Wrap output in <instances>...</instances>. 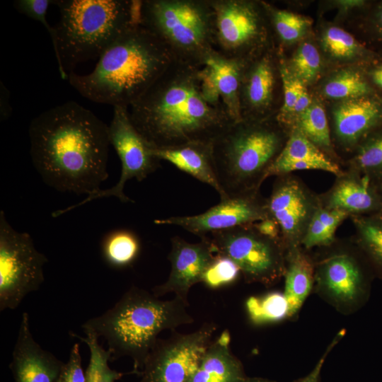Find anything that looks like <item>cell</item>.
Masks as SVG:
<instances>
[{
	"label": "cell",
	"instance_id": "cell-1",
	"mask_svg": "<svg viewBox=\"0 0 382 382\" xmlns=\"http://www.w3.org/2000/svg\"><path fill=\"white\" fill-rule=\"evenodd\" d=\"M33 164L60 191L88 195L108 178V126L90 110L67 101L35 117L29 127Z\"/></svg>",
	"mask_w": 382,
	"mask_h": 382
},
{
	"label": "cell",
	"instance_id": "cell-2",
	"mask_svg": "<svg viewBox=\"0 0 382 382\" xmlns=\"http://www.w3.org/2000/svg\"><path fill=\"white\" fill-rule=\"evenodd\" d=\"M201 68L173 61L128 108L134 127L152 147L212 144L235 122Z\"/></svg>",
	"mask_w": 382,
	"mask_h": 382
},
{
	"label": "cell",
	"instance_id": "cell-3",
	"mask_svg": "<svg viewBox=\"0 0 382 382\" xmlns=\"http://www.w3.org/2000/svg\"><path fill=\"white\" fill-rule=\"evenodd\" d=\"M172 62L164 44L139 23L104 51L92 71L83 75L71 71L68 81L93 102L129 108Z\"/></svg>",
	"mask_w": 382,
	"mask_h": 382
},
{
	"label": "cell",
	"instance_id": "cell-4",
	"mask_svg": "<svg viewBox=\"0 0 382 382\" xmlns=\"http://www.w3.org/2000/svg\"><path fill=\"white\" fill-rule=\"evenodd\" d=\"M188 305L176 296L162 301L132 286L112 308L84 323L82 329L106 340L111 361L129 357L134 364L131 373L139 375L162 331L193 323Z\"/></svg>",
	"mask_w": 382,
	"mask_h": 382
},
{
	"label": "cell",
	"instance_id": "cell-5",
	"mask_svg": "<svg viewBox=\"0 0 382 382\" xmlns=\"http://www.w3.org/2000/svg\"><path fill=\"white\" fill-rule=\"evenodd\" d=\"M59 18L53 45L60 77L79 63L99 57L140 23L141 1L57 0Z\"/></svg>",
	"mask_w": 382,
	"mask_h": 382
},
{
	"label": "cell",
	"instance_id": "cell-6",
	"mask_svg": "<svg viewBox=\"0 0 382 382\" xmlns=\"http://www.w3.org/2000/svg\"><path fill=\"white\" fill-rule=\"evenodd\" d=\"M267 119L233 122L212 144L220 198L257 192L282 150L283 137Z\"/></svg>",
	"mask_w": 382,
	"mask_h": 382
},
{
	"label": "cell",
	"instance_id": "cell-7",
	"mask_svg": "<svg viewBox=\"0 0 382 382\" xmlns=\"http://www.w3.org/2000/svg\"><path fill=\"white\" fill-rule=\"evenodd\" d=\"M140 23L164 44L173 61L202 67L215 50L211 0H142Z\"/></svg>",
	"mask_w": 382,
	"mask_h": 382
},
{
	"label": "cell",
	"instance_id": "cell-8",
	"mask_svg": "<svg viewBox=\"0 0 382 382\" xmlns=\"http://www.w3.org/2000/svg\"><path fill=\"white\" fill-rule=\"evenodd\" d=\"M214 11V49L224 57L247 62L267 51L265 3L211 0Z\"/></svg>",
	"mask_w": 382,
	"mask_h": 382
},
{
	"label": "cell",
	"instance_id": "cell-9",
	"mask_svg": "<svg viewBox=\"0 0 382 382\" xmlns=\"http://www.w3.org/2000/svg\"><path fill=\"white\" fill-rule=\"evenodd\" d=\"M47 257L28 233L14 230L0 212V311L16 309L43 283Z\"/></svg>",
	"mask_w": 382,
	"mask_h": 382
},
{
	"label": "cell",
	"instance_id": "cell-10",
	"mask_svg": "<svg viewBox=\"0 0 382 382\" xmlns=\"http://www.w3.org/2000/svg\"><path fill=\"white\" fill-rule=\"evenodd\" d=\"M206 237L216 255L227 257L248 282L272 284L285 272L283 243L259 233L253 224L214 232Z\"/></svg>",
	"mask_w": 382,
	"mask_h": 382
},
{
	"label": "cell",
	"instance_id": "cell-11",
	"mask_svg": "<svg viewBox=\"0 0 382 382\" xmlns=\"http://www.w3.org/2000/svg\"><path fill=\"white\" fill-rule=\"evenodd\" d=\"M108 136L110 144L117 152L121 163L118 182L109 189L100 190L88 195L77 204L52 212L53 217L59 216L96 199L113 196L122 202H132L124 193L126 183L132 178L141 181L158 167L160 161L153 156L152 146L132 123L128 107H113Z\"/></svg>",
	"mask_w": 382,
	"mask_h": 382
},
{
	"label": "cell",
	"instance_id": "cell-12",
	"mask_svg": "<svg viewBox=\"0 0 382 382\" xmlns=\"http://www.w3.org/2000/svg\"><path fill=\"white\" fill-rule=\"evenodd\" d=\"M216 330L214 323H206L192 332H174L158 339L138 375L139 382H189Z\"/></svg>",
	"mask_w": 382,
	"mask_h": 382
},
{
	"label": "cell",
	"instance_id": "cell-13",
	"mask_svg": "<svg viewBox=\"0 0 382 382\" xmlns=\"http://www.w3.org/2000/svg\"><path fill=\"white\" fill-rule=\"evenodd\" d=\"M267 204L270 216L279 226L287 250L301 244L320 202L299 179L286 174L277 176Z\"/></svg>",
	"mask_w": 382,
	"mask_h": 382
},
{
	"label": "cell",
	"instance_id": "cell-14",
	"mask_svg": "<svg viewBox=\"0 0 382 382\" xmlns=\"http://www.w3.org/2000/svg\"><path fill=\"white\" fill-rule=\"evenodd\" d=\"M270 216L267 199L258 191L221 199L220 202L197 215L156 219V224L182 227L201 238L214 232L254 224Z\"/></svg>",
	"mask_w": 382,
	"mask_h": 382
},
{
	"label": "cell",
	"instance_id": "cell-15",
	"mask_svg": "<svg viewBox=\"0 0 382 382\" xmlns=\"http://www.w3.org/2000/svg\"><path fill=\"white\" fill-rule=\"evenodd\" d=\"M216 253L206 237L199 243H188L175 236L171 240V250L168 256L171 270L167 281L152 289V293L160 297L174 293L187 304L190 288L202 282L204 274L214 259Z\"/></svg>",
	"mask_w": 382,
	"mask_h": 382
},
{
	"label": "cell",
	"instance_id": "cell-16",
	"mask_svg": "<svg viewBox=\"0 0 382 382\" xmlns=\"http://www.w3.org/2000/svg\"><path fill=\"white\" fill-rule=\"evenodd\" d=\"M269 50L243 64L239 90L241 120H261L272 112L276 68Z\"/></svg>",
	"mask_w": 382,
	"mask_h": 382
},
{
	"label": "cell",
	"instance_id": "cell-17",
	"mask_svg": "<svg viewBox=\"0 0 382 382\" xmlns=\"http://www.w3.org/2000/svg\"><path fill=\"white\" fill-rule=\"evenodd\" d=\"M64 364L35 342L24 312L9 365L14 382H57Z\"/></svg>",
	"mask_w": 382,
	"mask_h": 382
},
{
	"label": "cell",
	"instance_id": "cell-18",
	"mask_svg": "<svg viewBox=\"0 0 382 382\" xmlns=\"http://www.w3.org/2000/svg\"><path fill=\"white\" fill-rule=\"evenodd\" d=\"M333 118L338 140L352 146L382 121V103L367 96L343 100L335 107Z\"/></svg>",
	"mask_w": 382,
	"mask_h": 382
},
{
	"label": "cell",
	"instance_id": "cell-19",
	"mask_svg": "<svg viewBox=\"0 0 382 382\" xmlns=\"http://www.w3.org/2000/svg\"><path fill=\"white\" fill-rule=\"evenodd\" d=\"M319 170L337 177L343 174L339 166L328 158L302 132L294 128L282 150L269 168L266 178L296 170Z\"/></svg>",
	"mask_w": 382,
	"mask_h": 382
},
{
	"label": "cell",
	"instance_id": "cell-20",
	"mask_svg": "<svg viewBox=\"0 0 382 382\" xmlns=\"http://www.w3.org/2000/svg\"><path fill=\"white\" fill-rule=\"evenodd\" d=\"M317 278L323 289L339 303H353L362 291L361 269L356 260L346 253L325 259L319 265Z\"/></svg>",
	"mask_w": 382,
	"mask_h": 382
},
{
	"label": "cell",
	"instance_id": "cell-21",
	"mask_svg": "<svg viewBox=\"0 0 382 382\" xmlns=\"http://www.w3.org/2000/svg\"><path fill=\"white\" fill-rule=\"evenodd\" d=\"M230 343L228 330L212 340L189 382H242L247 376Z\"/></svg>",
	"mask_w": 382,
	"mask_h": 382
},
{
	"label": "cell",
	"instance_id": "cell-22",
	"mask_svg": "<svg viewBox=\"0 0 382 382\" xmlns=\"http://www.w3.org/2000/svg\"><path fill=\"white\" fill-rule=\"evenodd\" d=\"M243 62L228 59L214 50L208 57L202 71L220 98L231 120H241L239 90Z\"/></svg>",
	"mask_w": 382,
	"mask_h": 382
},
{
	"label": "cell",
	"instance_id": "cell-23",
	"mask_svg": "<svg viewBox=\"0 0 382 382\" xmlns=\"http://www.w3.org/2000/svg\"><path fill=\"white\" fill-rule=\"evenodd\" d=\"M152 154L159 161H166L210 185L219 196L221 195L214 167L212 144L193 142L174 147H152Z\"/></svg>",
	"mask_w": 382,
	"mask_h": 382
},
{
	"label": "cell",
	"instance_id": "cell-24",
	"mask_svg": "<svg viewBox=\"0 0 382 382\" xmlns=\"http://www.w3.org/2000/svg\"><path fill=\"white\" fill-rule=\"evenodd\" d=\"M320 202L327 209L342 210L349 215L374 210L378 204L367 176L359 178L344 173Z\"/></svg>",
	"mask_w": 382,
	"mask_h": 382
},
{
	"label": "cell",
	"instance_id": "cell-25",
	"mask_svg": "<svg viewBox=\"0 0 382 382\" xmlns=\"http://www.w3.org/2000/svg\"><path fill=\"white\" fill-rule=\"evenodd\" d=\"M284 296L288 302L289 316L301 307L311 290L313 267L311 260L299 247L286 250Z\"/></svg>",
	"mask_w": 382,
	"mask_h": 382
},
{
	"label": "cell",
	"instance_id": "cell-26",
	"mask_svg": "<svg viewBox=\"0 0 382 382\" xmlns=\"http://www.w3.org/2000/svg\"><path fill=\"white\" fill-rule=\"evenodd\" d=\"M140 249V241L137 235L122 229L106 235L101 246L104 261L116 269L132 265L138 257Z\"/></svg>",
	"mask_w": 382,
	"mask_h": 382
},
{
	"label": "cell",
	"instance_id": "cell-27",
	"mask_svg": "<svg viewBox=\"0 0 382 382\" xmlns=\"http://www.w3.org/2000/svg\"><path fill=\"white\" fill-rule=\"evenodd\" d=\"M349 216L344 211L327 209L320 204L310 221L301 244L306 248L330 245L334 242L337 227Z\"/></svg>",
	"mask_w": 382,
	"mask_h": 382
},
{
	"label": "cell",
	"instance_id": "cell-28",
	"mask_svg": "<svg viewBox=\"0 0 382 382\" xmlns=\"http://www.w3.org/2000/svg\"><path fill=\"white\" fill-rule=\"evenodd\" d=\"M85 337L71 333L83 342L90 350V360L85 372V382H116L125 374L110 369L108 361L111 359V353L104 349L98 343V337L92 331H84Z\"/></svg>",
	"mask_w": 382,
	"mask_h": 382
},
{
	"label": "cell",
	"instance_id": "cell-29",
	"mask_svg": "<svg viewBox=\"0 0 382 382\" xmlns=\"http://www.w3.org/2000/svg\"><path fill=\"white\" fill-rule=\"evenodd\" d=\"M246 310L250 320L257 325L278 322L289 316L288 302L284 294L270 292L248 299Z\"/></svg>",
	"mask_w": 382,
	"mask_h": 382
},
{
	"label": "cell",
	"instance_id": "cell-30",
	"mask_svg": "<svg viewBox=\"0 0 382 382\" xmlns=\"http://www.w3.org/2000/svg\"><path fill=\"white\" fill-rule=\"evenodd\" d=\"M294 128L319 149L330 148L331 138L326 114L318 101L313 100L311 105L296 118Z\"/></svg>",
	"mask_w": 382,
	"mask_h": 382
},
{
	"label": "cell",
	"instance_id": "cell-31",
	"mask_svg": "<svg viewBox=\"0 0 382 382\" xmlns=\"http://www.w3.org/2000/svg\"><path fill=\"white\" fill-rule=\"evenodd\" d=\"M370 91L369 85L359 72L345 69L325 83L323 94L330 98L343 100L366 96Z\"/></svg>",
	"mask_w": 382,
	"mask_h": 382
},
{
	"label": "cell",
	"instance_id": "cell-32",
	"mask_svg": "<svg viewBox=\"0 0 382 382\" xmlns=\"http://www.w3.org/2000/svg\"><path fill=\"white\" fill-rule=\"evenodd\" d=\"M270 19L279 37L291 43L301 39L311 26V19L284 10H278L266 4Z\"/></svg>",
	"mask_w": 382,
	"mask_h": 382
},
{
	"label": "cell",
	"instance_id": "cell-33",
	"mask_svg": "<svg viewBox=\"0 0 382 382\" xmlns=\"http://www.w3.org/2000/svg\"><path fill=\"white\" fill-rule=\"evenodd\" d=\"M292 74L304 84L314 83L321 70L318 50L311 43H302L295 52L288 65Z\"/></svg>",
	"mask_w": 382,
	"mask_h": 382
},
{
	"label": "cell",
	"instance_id": "cell-34",
	"mask_svg": "<svg viewBox=\"0 0 382 382\" xmlns=\"http://www.w3.org/2000/svg\"><path fill=\"white\" fill-rule=\"evenodd\" d=\"M359 241L371 257L382 265V218L353 215Z\"/></svg>",
	"mask_w": 382,
	"mask_h": 382
},
{
	"label": "cell",
	"instance_id": "cell-35",
	"mask_svg": "<svg viewBox=\"0 0 382 382\" xmlns=\"http://www.w3.org/2000/svg\"><path fill=\"white\" fill-rule=\"evenodd\" d=\"M279 59L284 103L276 115V119L280 125H283L289 123L292 120L294 104L305 84L292 74L282 57Z\"/></svg>",
	"mask_w": 382,
	"mask_h": 382
},
{
	"label": "cell",
	"instance_id": "cell-36",
	"mask_svg": "<svg viewBox=\"0 0 382 382\" xmlns=\"http://www.w3.org/2000/svg\"><path fill=\"white\" fill-rule=\"evenodd\" d=\"M321 42L324 50L338 59L354 57L361 50V46L354 37L338 27L328 28L323 33Z\"/></svg>",
	"mask_w": 382,
	"mask_h": 382
},
{
	"label": "cell",
	"instance_id": "cell-37",
	"mask_svg": "<svg viewBox=\"0 0 382 382\" xmlns=\"http://www.w3.org/2000/svg\"><path fill=\"white\" fill-rule=\"evenodd\" d=\"M240 272L239 267L231 259L216 254L205 271L202 282L210 289H218L234 282Z\"/></svg>",
	"mask_w": 382,
	"mask_h": 382
},
{
	"label": "cell",
	"instance_id": "cell-38",
	"mask_svg": "<svg viewBox=\"0 0 382 382\" xmlns=\"http://www.w3.org/2000/svg\"><path fill=\"white\" fill-rule=\"evenodd\" d=\"M354 163L367 172L382 169V134L370 139L359 148Z\"/></svg>",
	"mask_w": 382,
	"mask_h": 382
},
{
	"label": "cell",
	"instance_id": "cell-39",
	"mask_svg": "<svg viewBox=\"0 0 382 382\" xmlns=\"http://www.w3.org/2000/svg\"><path fill=\"white\" fill-rule=\"evenodd\" d=\"M53 4L51 0H16L13 1L14 8L21 14L40 22L50 35L52 45L55 42L56 35L54 26L49 24L46 16L49 6Z\"/></svg>",
	"mask_w": 382,
	"mask_h": 382
},
{
	"label": "cell",
	"instance_id": "cell-40",
	"mask_svg": "<svg viewBox=\"0 0 382 382\" xmlns=\"http://www.w3.org/2000/svg\"><path fill=\"white\" fill-rule=\"evenodd\" d=\"M57 382H85V373L81 366V357L78 344L71 349L69 357L65 363Z\"/></svg>",
	"mask_w": 382,
	"mask_h": 382
},
{
	"label": "cell",
	"instance_id": "cell-41",
	"mask_svg": "<svg viewBox=\"0 0 382 382\" xmlns=\"http://www.w3.org/2000/svg\"><path fill=\"white\" fill-rule=\"evenodd\" d=\"M253 226L261 234L282 242L279 226L271 216L254 223Z\"/></svg>",
	"mask_w": 382,
	"mask_h": 382
},
{
	"label": "cell",
	"instance_id": "cell-42",
	"mask_svg": "<svg viewBox=\"0 0 382 382\" xmlns=\"http://www.w3.org/2000/svg\"><path fill=\"white\" fill-rule=\"evenodd\" d=\"M337 337L335 338L334 341L330 344L327 351L319 359L313 369L306 376L298 380L296 382H319V378L320 376V372L324 364L326 357L328 356L330 350L332 348L335 344V340Z\"/></svg>",
	"mask_w": 382,
	"mask_h": 382
},
{
	"label": "cell",
	"instance_id": "cell-43",
	"mask_svg": "<svg viewBox=\"0 0 382 382\" xmlns=\"http://www.w3.org/2000/svg\"><path fill=\"white\" fill-rule=\"evenodd\" d=\"M9 91L4 86V84L1 82L0 88V117L1 120H7L11 113V108L10 105V98H9Z\"/></svg>",
	"mask_w": 382,
	"mask_h": 382
},
{
	"label": "cell",
	"instance_id": "cell-44",
	"mask_svg": "<svg viewBox=\"0 0 382 382\" xmlns=\"http://www.w3.org/2000/svg\"><path fill=\"white\" fill-rule=\"evenodd\" d=\"M312 101L310 95L304 86L294 104L292 115L296 116V118L311 105Z\"/></svg>",
	"mask_w": 382,
	"mask_h": 382
},
{
	"label": "cell",
	"instance_id": "cell-45",
	"mask_svg": "<svg viewBox=\"0 0 382 382\" xmlns=\"http://www.w3.org/2000/svg\"><path fill=\"white\" fill-rule=\"evenodd\" d=\"M372 79L376 84L382 88V66L378 67L374 70Z\"/></svg>",
	"mask_w": 382,
	"mask_h": 382
},
{
	"label": "cell",
	"instance_id": "cell-46",
	"mask_svg": "<svg viewBox=\"0 0 382 382\" xmlns=\"http://www.w3.org/2000/svg\"><path fill=\"white\" fill-rule=\"evenodd\" d=\"M242 382H276L270 379L259 377H246Z\"/></svg>",
	"mask_w": 382,
	"mask_h": 382
},
{
	"label": "cell",
	"instance_id": "cell-47",
	"mask_svg": "<svg viewBox=\"0 0 382 382\" xmlns=\"http://www.w3.org/2000/svg\"><path fill=\"white\" fill-rule=\"evenodd\" d=\"M378 25H379L380 30L382 32V6H381V8L380 9V11L378 13Z\"/></svg>",
	"mask_w": 382,
	"mask_h": 382
}]
</instances>
